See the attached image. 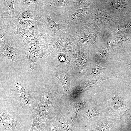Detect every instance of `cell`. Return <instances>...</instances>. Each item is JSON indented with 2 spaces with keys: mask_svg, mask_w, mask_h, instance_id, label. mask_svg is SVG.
I'll use <instances>...</instances> for the list:
<instances>
[{
  "mask_svg": "<svg viewBox=\"0 0 131 131\" xmlns=\"http://www.w3.org/2000/svg\"><path fill=\"white\" fill-rule=\"evenodd\" d=\"M44 55L34 51H29L25 59V61L28 60L30 67L32 70L34 68V66L36 61L42 57Z\"/></svg>",
  "mask_w": 131,
  "mask_h": 131,
  "instance_id": "4316f807",
  "label": "cell"
},
{
  "mask_svg": "<svg viewBox=\"0 0 131 131\" xmlns=\"http://www.w3.org/2000/svg\"><path fill=\"white\" fill-rule=\"evenodd\" d=\"M127 33H131V14L119 19L118 25L112 32L113 36Z\"/></svg>",
  "mask_w": 131,
  "mask_h": 131,
  "instance_id": "44dd1931",
  "label": "cell"
},
{
  "mask_svg": "<svg viewBox=\"0 0 131 131\" xmlns=\"http://www.w3.org/2000/svg\"><path fill=\"white\" fill-rule=\"evenodd\" d=\"M90 7L93 12L95 23L100 28L112 32L118 25L119 19L99 7L95 4L94 0H92Z\"/></svg>",
  "mask_w": 131,
  "mask_h": 131,
  "instance_id": "ba28073f",
  "label": "cell"
},
{
  "mask_svg": "<svg viewBox=\"0 0 131 131\" xmlns=\"http://www.w3.org/2000/svg\"><path fill=\"white\" fill-rule=\"evenodd\" d=\"M29 51H32L37 53L42 54L48 57L51 52L49 50L42 48L36 44L31 43L30 44Z\"/></svg>",
  "mask_w": 131,
  "mask_h": 131,
  "instance_id": "f546056e",
  "label": "cell"
},
{
  "mask_svg": "<svg viewBox=\"0 0 131 131\" xmlns=\"http://www.w3.org/2000/svg\"><path fill=\"white\" fill-rule=\"evenodd\" d=\"M59 61L70 65V61L69 57L66 53H57Z\"/></svg>",
  "mask_w": 131,
  "mask_h": 131,
  "instance_id": "d590c367",
  "label": "cell"
},
{
  "mask_svg": "<svg viewBox=\"0 0 131 131\" xmlns=\"http://www.w3.org/2000/svg\"><path fill=\"white\" fill-rule=\"evenodd\" d=\"M104 43L114 57L119 56L131 46V33L113 36Z\"/></svg>",
  "mask_w": 131,
  "mask_h": 131,
  "instance_id": "9c48e42d",
  "label": "cell"
},
{
  "mask_svg": "<svg viewBox=\"0 0 131 131\" xmlns=\"http://www.w3.org/2000/svg\"><path fill=\"white\" fill-rule=\"evenodd\" d=\"M44 131H59L55 118L52 119L47 123Z\"/></svg>",
  "mask_w": 131,
  "mask_h": 131,
  "instance_id": "836d02e7",
  "label": "cell"
},
{
  "mask_svg": "<svg viewBox=\"0 0 131 131\" xmlns=\"http://www.w3.org/2000/svg\"><path fill=\"white\" fill-rule=\"evenodd\" d=\"M65 37V30H60L58 31L52 38L49 50L52 53H62Z\"/></svg>",
  "mask_w": 131,
  "mask_h": 131,
  "instance_id": "ffe728a7",
  "label": "cell"
},
{
  "mask_svg": "<svg viewBox=\"0 0 131 131\" xmlns=\"http://www.w3.org/2000/svg\"><path fill=\"white\" fill-rule=\"evenodd\" d=\"M122 116L125 120L131 121V110L127 109Z\"/></svg>",
  "mask_w": 131,
  "mask_h": 131,
  "instance_id": "8d00e7d4",
  "label": "cell"
},
{
  "mask_svg": "<svg viewBox=\"0 0 131 131\" xmlns=\"http://www.w3.org/2000/svg\"><path fill=\"white\" fill-rule=\"evenodd\" d=\"M87 101L86 98L81 96L77 99L70 102V103L71 104L73 107L72 110L70 113L75 124L78 115L84 108Z\"/></svg>",
  "mask_w": 131,
  "mask_h": 131,
  "instance_id": "7402d4cb",
  "label": "cell"
},
{
  "mask_svg": "<svg viewBox=\"0 0 131 131\" xmlns=\"http://www.w3.org/2000/svg\"><path fill=\"white\" fill-rule=\"evenodd\" d=\"M14 91L16 99L22 108L33 113L37 106L35 100L21 82H17L15 83Z\"/></svg>",
  "mask_w": 131,
  "mask_h": 131,
  "instance_id": "8fae6325",
  "label": "cell"
},
{
  "mask_svg": "<svg viewBox=\"0 0 131 131\" xmlns=\"http://www.w3.org/2000/svg\"><path fill=\"white\" fill-rule=\"evenodd\" d=\"M14 0H4L3 9L4 12L0 15V18H14L15 10L14 7Z\"/></svg>",
  "mask_w": 131,
  "mask_h": 131,
  "instance_id": "603a6c76",
  "label": "cell"
},
{
  "mask_svg": "<svg viewBox=\"0 0 131 131\" xmlns=\"http://www.w3.org/2000/svg\"><path fill=\"white\" fill-rule=\"evenodd\" d=\"M112 36V31L106 29L101 28L100 34V43H105Z\"/></svg>",
  "mask_w": 131,
  "mask_h": 131,
  "instance_id": "1f68e13d",
  "label": "cell"
},
{
  "mask_svg": "<svg viewBox=\"0 0 131 131\" xmlns=\"http://www.w3.org/2000/svg\"><path fill=\"white\" fill-rule=\"evenodd\" d=\"M44 5L51 18L57 24L67 25L69 16L76 11L73 0H45Z\"/></svg>",
  "mask_w": 131,
  "mask_h": 131,
  "instance_id": "277c9868",
  "label": "cell"
},
{
  "mask_svg": "<svg viewBox=\"0 0 131 131\" xmlns=\"http://www.w3.org/2000/svg\"><path fill=\"white\" fill-rule=\"evenodd\" d=\"M90 47L89 45L78 44L67 53L72 68L78 74H82L85 73L89 59L91 58Z\"/></svg>",
  "mask_w": 131,
  "mask_h": 131,
  "instance_id": "5b68a950",
  "label": "cell"
},
{
  "mask_svg": "<svg viewBox=\"0 0 131 131\" xmlns=\"http://www.w3.org/2000/svg\"><path fill=\"white\" fill-rule=\"evenodd\" d=\"M52 38L38 29L34 30L29 44L35 43L42 48L49 50Z\"/></svg>",
  "mask_w": 131,
  "mask_h": 131,
  "instance_id": "d6986e66",
  "label": "cell"
},
{
  "mask_svg": "<svg viewBox=\"0 0 131 131\" xmlns=\"http://www.w3.org/2000/svg\"><path fill=\"white\" fill-rule=\"evenodd\" d=\"M0 131H17L21 127V123L16 120L6 110L0 109Z\"/></svg>",
  "mask_w": 131,
  "mask_h": 131,
  "instance_id": "e0dca14e",
  "label": "cell"
},
{
  "mask_svg": "<svg viewBox=\"0 0 131 131\" xmlns=\"http://www.w3.org/2000/svg\"><path fill=\"white\" fill-rule=\"evenodd\" d=\"M124 61L125 69L131 73V59L125 60Z\"/></svg>",
  "mask_w": 131,
  "mask_h": 131,
  "instance_id": "74e56055",
  "label": "cell"
},
{
  "mask_svg": "<svg viewBox=\"0 0 131 131\" xmlns=\"http://www.w3.org/2000/svg\"><path fill=\"white\" fill-rule=\"evenodd\" d=\"M59 131H82L81 127H77L69 110L61 106L55 117Z\"/></svg>",
  "mask_w": 131,
  "mask_h": 131,
  "instance_id": "30bf717a",
  "label": "cell"
},
{
  "mask_svg": "<svg viewBox=\"0 0 131 131\" xmlns=\"http://www.w3.org/2000/svg\"><path fill=\"white\" fill-rule=\"evenodd\" d=\"M99 7L120 19L131 14V0H94Z\"/></svg>",
  "mask_w": 131,
  "mask_h": 131,
  "instance_id": "8992f818",
  "label": "cell"
},
{
  "mask_svg": "<svg viewBox=\"0 0 131 131\" xmlns=\"http://www.w3.org/2000/svg\"><path fill=\"white\" fill-rule=\"evenodd\" d=\"M101 28L95 23H88L67 25L66 31L74 39L77 44L94 46L101 43L100 34Z\"/></svg>",
  "mask_w": 131,
  "mask_h": 131,
  "instance_id": "3957f363",
  "label": "cell"
},
{
  "mask_svg": "<svg viewBox=\"0 0 131 131\" xmlns=\"http://www.w3.org/2000/svg\"><path fill=\"white\" fill-rule=\"evenodd\" d=\"M65 31V40L62 53L71 51L74 46L77 44L74 38L66 31Z\"/></svg>",
  "mask_w": 131,
  "mask_h": 131,
  "instance_id": "484cf974",
  "label": "cell"
},
{
  "mask_svg": "<svg viewBox=\"0 0 131 131\" xmlns=\"http://www.w3.org/2000/svg\"><path fill=\"white\" fill-rule=\"evenodd\" d=\"M49 72L51 75L57 78L61 82L63 89L61 99V105L69 110L70 98L74 85L72 83L69 74L64 71L55 72L49 70Z\"/></svg>",
  "mask_w": 131,
  "mask_h": 131,
  "instance_id": "7c38bea8",
  "label": "cell"
},
{
  "mask_svg": "<svg viewBox=\"0 0 131 131\" xmlns=\"http://www.w3.org/2000/svg\"><path fill=\"white\" fill-rule=\"evenodd\" d=\"M19 24L21 28L28 30L33 33H34L35 30L38 29V25L34 19L19 20Z\"/></svg>",
  "mask_w": 131,
  "mask_h": 131,
  "instance_id": "83f0119b",
  "label": "cell"
},
{
  "mask_svg": "<svg viewBox=\"0 0 131 131\" xmlns=\"http://www.w3.org/2000/svg\"><path fill=\"white\" fill-rule=\"evenodd\" d=\"M96 103L95 105L92 107L87 108L82 117L78 123L77 126L78 127L84 126L85 124V122L91 118L96 116L101 115V114L96 109Z\"/></svg>",
  "mask_w": 131,
  "mask_h": 131,
  "instance_id": "cb8c5ba5",
  "label": "cell"
},
{
  "mask_svg": "<svg viewBox=\"0 0 131 131\" xmlns=\"http://www.w3.org/2000/svg\"><path fill=\"white\" fill-rule=\"evenodd\" d=\"M94 19V15L90 7L81 8L76 10L69 16L67 25L84 24Z\"/></svg>",
  "mask_w": 131,
  "mask_h": 131,
  "instance_id": "2e32d148",
  "label": "cell"
},
{
  "mask_svg": "<svg viewBox=\"0 0 131 131\" xmlns=\"http://www.w3.org/2000/svg\"><path fill=\"white\" fill-rule=\"evenodd\" d=\"M106 79L105 77L100 78L96 79L84 80L77 82L72 90L70 98V101L78 98L83 93L93 88L99 83Z\"/></svg>",
  "mask_w": 131,
  "mask_h": 131,
  "instance_id": "5bb4252c",
  "label": "cell"
},
{
  "mask_svg": "<svg viewBox=\"0 0 131 131\" xmlns=\"http://www.w3.org/2000/svg\"><path fill=\"white\" fill-rule=\"evenodd\" d=\"M106 68H104L95 64L90 68L87 74V78L90 79L93 78L100 74L106 71Z\"/></svg>",
  "mask_w": 131,
  "mask_h": 131,
  "instance_id": "f1b7e54d",
  "label": "cell"
},
{
  "mask_svg": "<svg viewBox=\"0 0 131 131\" xmlns=\"http://www.w3.org/2000/svg\"><path fill=\"white\" fill-rule=\"evenodd\" d=\"M0 49H1L4 46L9 35L11 34L2 29H0Z\"/></svg>",
  "mask_w": 131,
  "mask_h": 131,
  "instance_id": "e575fe53",
  "label": "cell"
},
{
  "mask_svg": "<svg viewBox=\"0 0 131 131\" xmlns=\"http://www.w3.org/2000/svg\"><path fill=\"white\" fill-rule=\"evenodd\" d=\"M15 18L19 20H31L35 15L30 10L23 8H16Z\"/></svg>",
  "mask_w": 131,
  "mask_h": 131,
  "instance_id": "d4e9b609",
  "label": "cell"
},
{
  "mask_svg": "<svg viewBox=\"0 0 131 131\" xmlns=\"http://www.w3.org/2000/svg\"><path fill=\"white\" fill-rule=\"evenodd\" d=\"M108 101L110 113L116 117L122 116L127 110L122 96L116 91H112L108 95Z\"/></svg>",
  "mask_w": 131,
  "mask_h": 131,
  "instance_id": "4fadbf2b",
  "label": "cell"
},
{
  "mask_svg": "<svg viewBox=\"0 0 131 131\" xmlns=\"http://www.w3.org/2000/svg\"><path fill=\"white\" fill-rule=\"evenodd\" d=\"M92 0H73L75 9L77 10L82 8L90 7Z\"/></svg>",
  "mask_w": 131,
  "mask_h": 131,
  "instance_id": "4dcf8cb0",
  "label": "cell"
},
{
  "mask_svg": "<svg viewBox=\"0 0 131 131\" xmlns=\"http://www.w3.org/2000/svg\"><path fill=\"white\" fill-rule=\"evenodd\" d=\"M34 34V33L20 27L18 34L20 35L29 43Z\"/></svg>",
  "mask_w": 131,
  "mask_h": 131,
  "instance_id": "d6a6232c",
  "label": "cell"
},
{
  "mask_svg": "<svg viewBox=\"0 0 131 131\" xmlns=\"http://www.w3.org/2000/svg\"><path fill=\"white\" fill-rule=\"evenodd\" d=\"M36 21L38 29L51 38L60 30L66 29L67 25L57 24L51 18L49 12L45 9L34 19Z\"/></svg>",
  "mask_w": 131,
  "mask_h": 131,
  "instance_id": "52a82bcc",
  "label": "cell"
},
{
  "mask_svg": "<svg viewBox=\"0 0 131 131\" xmlns=\"http://www.w3.org/2000/svg\"><path fill=\"white\" fill-rule=\"evenodd\" d=\"M61 98L52 87H44L41 90L40 100L34 112L42 118L50 120L55 118L62 106Z\"/></svg>",
  "mask_w": 131,
  "mask_h": 131,
  "instance_id": "6da1fadb",
  "label": "cell"
},
{
  "mask_svg": "<svg viewBox=\"0 0 131 131\" xmlns=\"http://www.w3.org/2000/svg\"><path fill=\"white\" fill-rule=\"evenodd\" d=\"M91 58L97 65L104 64L109 59L114 57L106 45L100 43L91 46L90 48Z\"/></svg>",
  "mask_w": 131,
  "mask_h": 131,
  "instance_id": "9a60e30c",
  "label": "cell"
},
{
  "mask_svg": "<svg viewBox=\"0 0 131 131\" xmlns=\"http://www.w3.org/2000/svg\"><path fill=\"white\" fill-rule=\"evenodd\" d=\"M22 36L18 35L10 34L4 46L0 49V59L20 64L25 59L29 51L30 45Z\"/></svg>",
  "mask_w": 131,
  "mask_h": 131,
  "instance_id": "7a4b0ae2",
  "label": "cell"
},
{
  "mask_svg": "<svg viewBox=\"0 0 131 131\" xmlns=\"http://www.w3.org/2000/svg\"><path fill=\"white\" fill-rule=\"evenodd\" d=\"M111 120L98 121L82 126V131H111L116 126Z\"/></svg>",
  "mask_w": 131,
  "mask_h": 131,
  "instance_id": "ac0fdd59",
  "label": "cell"
}]
</instances>
